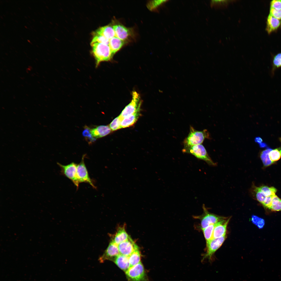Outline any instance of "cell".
<instances>
[{"mask_svg":"<svg viewBox=\"0 0 281 281\" xmlns=\"http://www.w3.org/2000/svg\"><path fill=\"white\" fill-rule=\"evenodd\" d=\"M226 237L225 235L219 238L212 239L206 244V251L203 256L202 260L208 259L210 262L212 261L213 255L223 244Z\"/></svg>","mask_w":281,"mask_h":281,"instance_id":"cell-8","label":"cell"},{"mask_svg":"<svg viewBox=\"0 0 281 281\" xmlns=\"http://www.w3.org/2000/svg\"><path fill=\"white\" fill-rule=\"evenodd\" d=\"M228 1H212L211 6L212 7H220L226 6L229 3Z\"/></svg>","mask_w":281,"mask_h":281,"instance_id":"cell-33","label":"cell"},{"mask_svg":"<svg viewBox=\"0 0 281 281\" xmlns=\"http://www.w3.org/2000/svg\"><path fill=\"white\" fill-rule=\"evenodd\" d=\"M82 135L90 142H94L96 139L92 136L91 132L90 129L86 126H85V129L82 132Z\"/></svg>","mask_w":281,"mask_h":281,"instance_id":"cell-30","label":"cell"},{"mask_svg":"<svg viewBox=\"0 0 281 281\" xmlns=\"http://www.w3.org/2000/svg\"><path fill=\"white\" fill-rule=\"evenodd\" d=\"M91 44L96 67H98L102 62L110 61L112 58L113 56L108 45L98 42L94 43Z\"/></svg>","mask_w":281,"mask_h":281,"instance_id":"cell-1","label":"cell"},{"mask_svg":"<svg viewBox=\"0 0 281 281\" xmlns=\"http://www.w3.org/2000/svg\"><path fill=\"white\" fill-rule=\"evenodd\" d=\"M230 218L223 219L217 222L214 228L212 239L218 238L226 235L227 226Z\"/></svg>","mask_w":281,"mask_h":281,"instance_id":"cell-12","label":"cell"},{"mask_svg":"<svg viewBox=\"0 0 281 281\" xmlns=\"http://www.w3.org/2000/svg\"><path fill=\"white\" fill-rule=\"evenodd\" d=\"M140 114L139 111L124 118L121 122V129L129 127L133 125L137 120Z\"/></svg>","mask_w":281,"mask_h":281,"instance_id":"cell-19","label":"cell"},{"mask_svg":"<svg viewBox=\"0 0 281 281\" xmlns=\"http://www.w3.org/2000/svg\"><path fill=\"white\" fill-rule=\"evenodd\" d=\"M272 150L270 148L267 147L260 153V158L265 167L270 166L274 163L270 160L269 156V152Z\"/></svg>","mask_w":281,"mask_h":281,"instance_id":"cell-21","label":"cell"},{"mask_svg":"<svg viewBox=\"0 0 281 281\" xmlns=\"http://www.w3.org/2000/svg\"><path fill=\"white\" fill-rule=\"evenodd\" d=\"M119 254L118 245L111 240L104 253L99 258L98 260L100 263H103L106 260L113 261Z\"/></svg>","mask_w":281,"mask_h":281,"instance_id":"cell-10","label":"cell"},{"mask_svg":"<svg viewBox=\"0 0 281 281\" xmlns=\"http://www.w3.org/2000/svg\"><path fill=\"white\" fill-rule=\"evenodd\" d=\"M252 221L253 223L256 225L259 228H262L264 225V221L262 219L256 216L253 215L252 218Z\"/></svg>","mask_w":281,"mask_h":281,"instance_id":"cell-32","label":"cell"},{"mask_svg":"<svg viewBox=\"0 0 281 281\" xmlns=\"http://www.w3.org/2000/svg\"><path fill=\"white\" fill-rule=\"evenodd\" d=\"M209 133L207 130L197 131L190 126L189 133L183 141L184 146L201 144L205 138H209Z\"/></svg>","mask_w":281,"mask_h":281,"instance_id":"cell-3","label":"cell"},{"mask_svg":"<svg viewBox=\"0 0 281 281\" xmlns=\"http://www.w3.org/2000/svg\"><path fill=\"white\" fill-rule=\"evenodd\" d=\"M124 44V41L114 36L109 40V46L112 55L119 50Z\"/></svg>","mask_w":281,"mask_h":281,"instance_id":"cell-20","label":"cell"},{"mask_svg":"<svg viewBox=\"0 0 281 281\" xmlns=\"http://www.w3.org/2000/svg\"><path fill=\"white\" fill-rule=\"evenodd\" d=\"M57 164L60 168L61 174L70 180L77 188H78L80 183L77 175V164L74 162L65 165L59 163H57Z\"/></svg>","mask_w":281,"mask_h":281,"instance_id":"cell-6","label":"cell"},{"mask_svg":"<svg viewBox=\"0 0 281 281\" xmlns=\"http://www.w3.org/2000/svg\"><path fill=\"white\" fill-rule=\"evenodd\" d=\"M183 153L191 154L197 158L205 161L208 164L214 166L216 165L208 155L203 146L201 144L190 146H184L182 150Z\"/></svg>","mask_w":281,"mask_h":281,"instance_id":"cell-2","label":"cell"},{"mask_svg":"<svg viewBox=\"0 0 281 281\" xmlns=\"http://www.w3.org/2000/svg\"><path fill=\"white\" fill-rule=\"evenodd\" d=\"M122 120L119 116L112 121L109 126L112 131H114L121 129V123Z\"/></svg>","mask_w":281,"mask_h":281,"instance_id":"cell-29","label":"cell"},{"mask_svg":"<svg viewBox=\"0 0 281 281\" xmlns=\"http://www.w3.org/2000/svg\"><path fill=\"white\" fill-rule=\"evenodd\" d=\"M141 104L139 94L136 91H133L131 101L125 107L119 116L123 119L126 116L139 111Z\"/></svg>","mask_w":281,"mask_h":281,"instance_id":"cell-5","label":"cell"},{"mask_svg":"<svg viewBox=\"0 0 281 281\" xmlns=\"http://www.w3.org/2000/svg\"><path fill=\"white\" fill-rule=\"evenodd\" d=\"M140 253L138 248L134 251L129 257L130 267L135 266L140 262Z\"/></svg>","mask_w":281,"mask_h":281,"instance_id":"cell-23","label":"cell"},{"mask_svg":"<svg viewBox=\"0 0 281 281\" xmlns=\"http://www.w3.org/2000/svg\"><path fill=\"white\" fill-rule=\"evenodd\" d=\"M94 34L103 36L109 40L115 36V32L113 26L110 25L99 28Z\"/></svg>","mask_w":281,"mask_h":281,"instance_id":"cell-15","label":"cell"},{"mask_svg":"<svg viewBox=\"0 0 281 281\" xmlns=\"http://www.w3.org/2000/svg\"><path fill=\"white\" fill-rule=\"evenodd\" d=\"M128 281H148L143 266L140 262L125 272Z\"/></svg>","mask_w":281,"mask_h":281,"instance_id":"cell-4","label":"cell"},{"mask_svg":"<svg viewBox=\"0 0 281 281\" xmlns=\"http://www.w3.org/2000/svg\"><path fill=\"white\" fill-rule=\"evenodd\" d=\"M113 261L120 269L125 272L130 267L129 257L125 256L119 254Z\"/></svg>","mask_w":281,"mask_h":281,"instance_id":"cell-18","label":"cell"},{"mask_svg":"<svg viewBox=\"0 0 281 281\" xmlns=\"http://www.w3.org/2000/svg\"><path fill=\"white\" fill-rule=\"evenodd\" d=\"M112 131L109 126L101 125L92 129H90L91 134L93 137L97 139L102 137L109 134Z\"/></svg>","mask_w":281,"mask_h":281,"instance_id":"cell-14","label":"cell"},{"mask_svg":"<svg viewBox=\"0 0 281 281\" xmlns=\"http://www.w3.org/2000/svg\"><path fill=\"white\" fill-rule=\"evenodd\" d=\"M281 24V20L276 18L270 14L268 15L266 22V30L269 34L277 30Z\"/></svg>","mask_w":281,"mask_h":281,"instance_id":"cell-16","label":"cell"},{"mask_svg":"<svg viewBox=\"0 0 281 281\" xmlns=\"http://www.w3.org/2000/svg\"><path fill=\"white\" fill-rule=\"evenodd\" d=\"M270 8L277 10H281V0H273L270 3Z\"/></svg>","mask_w":281,"mask_h":281,"instance_id":"cell-35","label":"cell"},{"mask_svg":"<svg viewBox=\"0 0 281 281\" xmlns=\"http://www.w3.org/2000/svg\"><path fill=\"white\" fill-rule=\"evenodd\" d=\"M269 209L272 211H281V199H280L275 204L271 206Z\"/></svg>","mask_w":281,"mask_h":281,"instance_id":"cell-37","label":"cell"},{"mask_svg":"<svg viewBox=\"0 0 281 281\" xmlns=\"http://www.w3.org/2000/svg\"><path fill=\"white\" fill-rule=\"evenodd\" d=\"M168 1V0L152 1L148 3V8L150 10H153L156 9Z\"/></svg>","mask_w":281,"mask_h":281,"instance_id":"cell-27","label":"cell"},{"mask_svg":"<svg viewBox=\"0 0 281 281\" xmlns=\"http://www.w3.org/2000/svg\"><path fill=\"white\" fill-rule=\"evenodd\" d=\"M86 155L82 156L80 163L77 164V175L78 180L80 183L86 182L89 183L94 188L96 187L94 184L93 181L90 177L87 168L85 164L84 159Z\"/></svg>","mask_w":281,"mask_h":281,"instance_id":"cell-9","label":"cell"},{"mask_svg":"<svg viewBox=\"0 0 281 281\" xmlns=\"http://www.w3.org/2000/svg\"><path fill=\"white\" fill-rule=\"evenodd\" d=\"M216 223L211 225L205 228L201 229L206 240V244L212 239L213 231Z\"/></svg>","mask_w":281,"mask_h":281,"instance_id":"cell-24","label":"cell"},{"mask_svg":"<svg viewBox=\"0 0 281 281\" xmlns=\"http://www.w3.org/2000/svg\"><path fill=\"white\" fill-rule=\"evenodd\" d=\"M272 196H271L266 197L264 202L262 204V205L264 207L269 209L270 207L271 204Z\"/></svg>","mask_w":281,"mask_h":281,"instance_id":"cell-36","label":"cell"},{"mask_svg":"<svg viewBox=\"0 0 281 281\" xmlns=\"http://www.w3.org/2000/svg\"><path fill=\"white\" fill-rule=\"evenodd\" d=\"M120 254L129 257L135 250L139 248L131 238L118 245Z\"/></svg>","mask_w":281,"mask_h":281,"instance_id":"cell-11","label":"cell"},{"mask_svg":"<svg viewBox=\"0 0 281 281\" xmlns=\"http://www.w3.org/2000/svg\"><path fill=\"white\" fill-rule=\"evenodd\" d=\"M280 68H281V52L277 54L273 57L272 62V75H273L275 71L277 69Z\"/></svg>","mask_w":281,"mask_h":281,"instance_id":"cell-22","label":"cell"},{"mask_svg":"<svg viewBox=\"0 0 281 281\" xmlns=\"http://www.w3.org/2000/svg\"><path fill=\"white\" fill-rule=\"evenodd\" d=\"M109 40L103 36L94 34L91 44L95 42H98L108 45Z\"/></svg>","mask_w":281,"mask_h":281,"instance_id":"cell-28","label":"cell"},{"mask_svg":"<svg viewBox=\"0 0 281 281\" xmlns=\"http://www.w3.org/2000/svg\"><path fill=\"white\" fill-rule=\"evenodd\" d=\"M270 12L269 14L274 17L281 20V10H277L270 8Z\"/></svg>","mask_w":281,"mask_h":281,"instance_id":"cell-34","label":"cell"},{"mask_svg":"<svg viewBox=\"0 0 281 281\" xmlns=\"http://www.w3.org/2000/svg\"><path fill=\"white\" fill-rule=\"evenodd\" d=\"M279 139L281 142V138H279ZM269 156L271 161L274 163L279 159L281 157V146L272 150L269 152Z\"/></svg>","mask_w":281,"mask_h":281,"instance_id":"cell-26","label":"cell"},{"mask_svg":"<svg viewBox=\"0 0 281 281\" xmlns=\"http://www.w3.org/2000/svg\"><path fill=\"white\" fill-rule=\"evenodd\" d=\"M259 190L266 197L275 195L277 189L273 187H269L266 186H261L258 187Z\"/></svg>","mask_w":281,"mask_h":281,"instance_id":"cell-25","label":"cell"},{"mask_svg":"<svg viewBox=\"0 0 281 281\" xmlns=\"http://www.w3.org/2000/svg\"><path fill=\"white\" fill-rule=\"evenodd\" d=\"M253 191L255 192L256 199L262 204L266 197L259 190L258 187H254L253 188Z\"/></svg>","mask_w":281,"mask_h":281,"instance_id":"cell-31","label":"cell"},{"mask_svg":"<svg viewBox=\"0 0 281 281\" xmlns=\"http://www.w3.org/2000/svg\"><path fill=\"white\" fill-rule=\"evenodd\" d=\"M130 237L126 233L124 226L119 227L111 240L118 245L127 240Z\"/></svg>","mask_w":281,"mask_h":281,"instance_id":"cell-17","label":"cell"},{"mask_svg":"<svg viewBox=\"0 0 281 281\" xmlns=\"http://www.w3.org/2000/svg\"><path fill=\"white\" fill-rule=\"evenodd\" d=\"M115 33V36L120 39L124 41L131 35V29L123 25L117 24L113 26Z\"/></svg>","mask_w":281,"mask_h":281,"instance_id":"cell-13","label":"cell"},{"mask_svg":"<svg viewBox=\"0 0 281 281\" xmlns=\"http://www.w3.org/2000/svg\"><path fill=\"white\" fill-rule=\"evenodd\" d=\"M203 214L199 216H194L195 218L199 219L201 221V229L205 228L209 226L216 223L225 217L219 216L209 212L204 205L202 206Z\"/></svg>","mask_w":281,"mask_h":281,"instance_id":"cell-7","label":"cell"},{"mask_svg":"<svg viewBox=\"0 0 281 281\" xmlns=\"http://www.w3.org/2000/svg\"><path fill=\"white\" fill-rule=\"evenodd\" d=\"M255 141L258 143L259 144L263 142L262 139L260 137H256L254 139Z\"/></svg>","mask_w":281,"mask_h":281,"instance_id":"cell-38","label":"cell"},{"mask_svg":"<svg viewBox=\"0 0 281 281\" xmlns=\"http://www.w3.org/2000/svg\"><path fill=\"white\" fill-rule=\"evenodd\" d=\"M260 147L261 148H267V144L265 143L262 142L259 144Z\"/></svg>","mask_w":281,"mask_h":281,"instance_id":"cell-39","label":"cell"}]
</instances>
